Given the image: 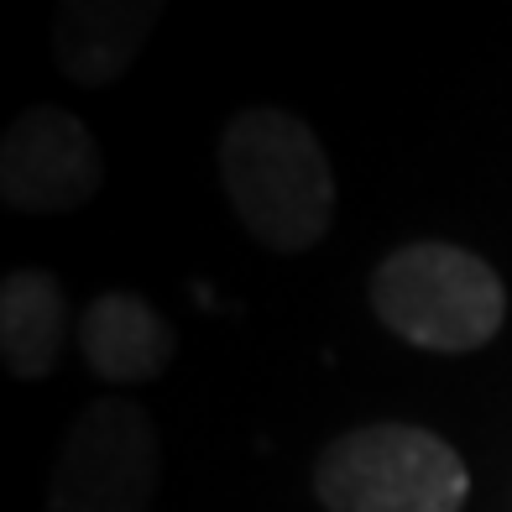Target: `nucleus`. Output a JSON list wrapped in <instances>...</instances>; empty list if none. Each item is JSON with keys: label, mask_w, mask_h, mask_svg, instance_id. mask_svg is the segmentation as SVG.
Returning a JSON list of instances; mask_svg holds the SVG:
<instances>
[{"label": "nucleus", "mask_w": 512, "mask_h": 512, "mask_svg": "<svg viewBox=\"0 0 512 512\" xmlns=\"http://www.w3.org/2000/svg\"><path fill=\"white\" fill-rule=\"evenodd\" d=\"M220 183L246 236L267 251H314L335 225V168L319 131L293 110L251 105L220 131Z\"/></svg>", "instance_id": "obj_1"}, {"label": "nucleus", "mask_w": 512, "mask_h": 512, "mask_svg": "<svg viewBox=\"0 0 512 512\" xmlns=\"http://www.w3.org/2000/svg\"><path fill=\"white\" fill-rule=\"evenodd\" d=\"M371 309L418 351L460 356L502 330L507 288L476 251L450 241H408L371 272Z\"/></svg>", "instance_id": "obj_2"}, {"label": "nucleus", "mask_w": 512, "mask_h": 512, "mask_svg": "<svg viewBox=\"0 0 512 512\" xmlns=\"http://www.w3.org/2000/svg\"><path fill=\"white\" fill-rule=\"evenodd\" d=\"M314 497L324 512H460L471 476L429 429L366 424L319 450Z\"/></svg>", "instance_id": "obj_3"}, {"label": "nucleus", "mask_w": 512, "mask_h": 512, "mask_svg": "<svg viewBox=\"0 0 512 512\" xmlns=\"http://www.w3.org/2000/svg\"><path fill=\"white\" fill-rule=\"evenodd\" d=\"M162 439L136 398H95L63 434L48 512H152Z\"/></svg>", "instance_id": "obj_4"}, {"label": "nucleus", "mask_w": 512, "mask_h": 512, "mask_svg": "<svg viewBox=\"0 0 512 512\" xmlns=\"http://www.w3.org/2000/svg\"><path fill=\"white\" fill-rule=\"evenodd\" d=\"M105 183L100 142L74 110L32 105L0 136V204L21 215H63L84 209Z\"/></svg>", "instance_id": "obj_5"}, {"label": "nucleus", "mask_w": 512, "mask_h": 512, "mask_svg": "<svg viewBox=\"0 0 512 512\" xmlns=\"http://www.w3.org/2000/svg\"><path fill=\"white\" fill-rule=\"evenodd\" d=\"M74 340H79L84 366L95 371L100 382H115V387L157 382L178 356V335H173L168 314L157 304H147V298L126 293V288L100 293L95 304L79 314Z\"/></svg>", "instance_id": "obj_6"}, {"label": "nucleus", "mask_w": 512, "mask_h": 512, "mask_svg": "<svg viewBox=\"0 0 512 512\" xmlns=\"http://www.w3.org/2000/svg\"><path fill=\"white\" fill-rule=\"evenodd\" d=\"M157 27V6L147 0H68L53 16V58L58 74L79 89H105L131 74Z\"/></svg>", "instance_id": "obj_7"}, {"label": "nucleus", "mask_w": 512, "mask_h": 512, "mask_svg": "<svg viewBox=\"0 0 512 512\" xmlns=\"http://www.w3.org/2000/svg\"><path fill=\"white\" fill-rule=\"evenodd\" d=\"M68 340V298L48 267H11L0 277V366L16 382L48 377Z\"/></svg>", "instance_id": "obj_8"}]
</instances>
